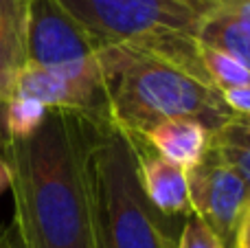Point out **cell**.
Wrapping results in <instances>:
<instances>
[{
	"label": "cell",
	"mask_w": 250,
	"mask_h": 248,
	"mask_svg": "<svg viewBox=\"0 0 250 248\" xmlns=\"http://www.w3.org/2000/svg\"><path fill=\"white\" fill-rule=\"evenodd\" d=\"M187 178L193 215H198L226 248H233L237 224L250 207L246 180L213 149H208L198 167L187 171Z\"/></svg>",
	"instance_id": "6"
},
{
	"label": "cell",
	"mask_w": 250,
	"mask_h": 248,
	"mask_svg": "<svg viewBox=\"0 0 250 248\" xmlns=\"http://www.w3.org/2000/svg\"><path fill=\"white\" fill-rule=\"evenodd\" d=\"M0 248H26L13 222L0 228Z\"/></svg>",
	"instance_id": "18"
},
{
	"label": "cell",
	"mask_w": 250,
	"mask_h": 248,
	"mask_svg": "<svg viewBox=\"0 0 250 248\" xmlns=\"http://www.w3.org/2000/svg\"><path fill=\"white\" fill-rule=\"evenodd\" d=\"M9 185H11V176H9L7 161H4V156H0V196L9 189Z\"/></svg>",
	"instance_id": "19"
},
{
	"label": "cell",
	"mask_w": 250,
	"mask_h": 248,
	"mask_svg": "<svg viewBox=\"0 0 250 248\" xmlns=\"http://www.w3.org/2000/svg\"><path fill=\"white\" fill-rule=\"evenodd\" d=\"M57 4L99 46L143 48L208 83L195 40L200 11L193 0H57Z\"/></svg>",
	"instance_id": "3"
},
{
	"label": "cell",
	"mask_w": 250,
	"mask_h": 248,
	"mask_svg": "<svg viewBox=\"0 0 250 248\" xmlns=\"http://www.w3.org/2000/svg\"><path fill=\"white\" fill-rule=\"evenodd\" d=\"M104 248H108V246H105V240H104Z\"/></svg>",
	"instance_id": "21"
},
{
	"label": "cell",
	"mask_w": 250,
	"mask_h": 248,
	"mask_svg": "<svg viewBox=\"0 0 250 248\" xmlns=\"http://www.w3.org/2000/svg\"><path fill=\"white\" fill-rule=\"evenodd\" d=\"M195 40L204 46L229 53L250 70V24L220 9H202Z\"/></svg>",
	"instance_id": "10"
},
{
	"label": "cell",
	"mask_w": 250,
	"mask_h": 248,
	"mask_svg": "<svg viewBox=\"0 0 250 248\" xmlns=\"http://www.w3.org/2000/svg\"><path fill=\"white\" fill-rule=\"evenodd\" d=\"M200 62L207 73V79L215 90L224 92L230 88L250 86V70L242 62L230 57L229 53H222L217 48L200 44Z\"/></svg>",
	"instance_id": "13"
},
{
	"label": "cell",
	"mask_w": 250,
	"mask_h": 248,
	"mask_svg": "<svg viewBox=\"0 0 250 248\" xmlns=\"http://www.w3.org/2000/svg\"><path fill=\"white\" fill-rule=\"evenodd\" d=\"M136 152V174L143 196L149 207L167 218H189L191 198H189V178L187 171L160 158L154 149H149L143 141L132 139Z\"/></svg>",
	"instance_id": "7"
},
{
	"label": "cell",
	"mask_w": 250,
	"mask_h": 248,
	"mask_svg": "<svg viewBox=\"0 0 250 248\" xmlns=\"http://www.w3.org/2000/svg\"><path fill=\"white\" fill-rule=\"evenodd\" d=\"M51 110H46L40 101L29 99L22 95H11L4 103H0V121L7 139H22L38 130L48 117Z\"/></svg>",
	"instance_id": "12"
},
{
	"label": "cell",
	"mask_w": 250,
	"mask_h": 248,
	"mask_svg": "<svg viewBox=\"0 0 250 248\" xmlns=\"http://www.w3.org/2000/svg\"><path fill=\"white\" fill-rule=\"evenodd\" d=\"M99 44L57 4V0H31L26 29V64L68 77L99 73Z\"/></svg>",
	"instance_id": "5"
},
{
	"label": "cell",
	"mask_w": 250,
	"mask_h": 248,
	"mask_svg": "<svg viewBox=\"0 0 250 248\" xmlns=\"http://www.w3.org/2000/svg\"><path fill=\"white\" fill-rule=\"evenodd\" d=\"M138 141L171 165L191 171L208 154L213 132L195 119H169L147 130Z\"/></svg>",
	"instance_id": "8"
},
{
	"label": "cell",
	"mask_w": 250,
	"mask_h": 248,
	"mask_svg": "<svg viewBox=\"0 0 250 248\" xmlns=\"http://www.w3.org/2000/svg\"><path fill=\"white\" fill-rule=\"evenodd\" d=\"M233 248H250V207L244 211L242 220H239V224H237Z\"/></svg>",
	"instance_id": "17"
},
{
	"label": "cell",
	"mask_w": 250,
	"mask_h": 248,
	"mask_svg": "<svg viewBox=\"0 0 250 248\" xmlns=\"http://www.w3.org/2000/svg\"><path fill=\"white\" fill-rule=\"evenodd\" d=\"M211 149L250 187V117H233L213 132Z\"/></svg>",
	"instance_id": "11"
},
{
	"label": "cell",
	"mask_w": 250,
	"mask_h": 248,
	"mask_svg": "<svg viewBox=\"0 0 250 248\" xmlns=\"http://www.w3.org/2000/svg\"><path fill=\"white\" fill-rule=\"evenodd\" d=\"M193 2L198 7V11H202V9H220V11H226L250 24V0H193Z\"/></svg>",
	"instance_id": "15"
},
{
	"label": "cell",
	"mask_w": 250,
	"mask_h": 248,
	"mask_svg": "<svg viewBox=\"0 0 250 248\" xmlns=\"http://www.w3.org/2000/svg\"><path fill=\"white\" fill-rule=\"evenodd\" d=\"M176 248H226L222 244V240L198 218L191 213L189 218H185L182 224L180 237L176 242Z\"/></svg>",
	"instance_id": "14"
},
{
	"label": "cell",
	"mask_w": 250,
	"mask_h": 248,
	"mask_svg": "<svg viewBox=\"0 0 250 248\" xmlns=\"http://www.w3.org/2000/svg\"><path fill=\"white\" fill-rule=\"evenodd\" d=\"M4 143H7V136H4L2 121H0V156H4Z\"/></svg>",
	"instance_id": "20"
},
{
	"label": "cell",
	"mask_w": 250,
	"mask_h": 248,
	"mask_svg": "<svg viewBox=\"0 0 250 248\" xmlns=\"http://www.w3.org/2000/svg\"><path fill=\"white\" fill-rule=\"evenodd\" d=\"M92 169L105 246L176 248L165 220L143 196L132 139L112 121L97 123Z\"/></svg>",
	"instance_id": "4"
},
{
	"label": "cell",
	"mask_w": 250,
	"mask_h": 248,
	"mask_svg": "<svg viewBox=\"0 0 250 248\" xmlns=\"http://www.w3.org/2000/svg\"><path fill=\"white\" fill-rule=\"evenodd\" d=\"M220 95L233 117H250V86L230 88V90H224Z\"/></svg>",
	"instance_id": "16"
},
{
	"label": "cell",
	"mask_w": 250,
	"mask_h": 248,
	"mask_svg": "<svg viewBox=\"0 0 250 248\" xmlns=\"http://www.w3.org/2000/svg\"><path fill=\"white\" fill-rule=\"evenodd\" d=\"M97 123L51 110L33 134L7 139L13 224L26 248H104L92 169Z\"/></svg>",
	"instance_id": "1"
},
{
	"label": "cell",
	"mask_w": 250,
	"mask_h": 248,
	"mask_svg": "<svg viewBox=\"0 0 250 248\" xmlns=\"http://www.w3.org/2000/svg\"><path fill=\"white\" fill-rule=\"evenodd\" d=\"M31 0H0V103L11 97L26 64V29Z\"/></svg>",
	"instance_id": "9"
},
{
	"label": "cell",
	"mask_w": 250,
	"mask_h": 248,
	"mask_svg": "<svg viewBox=\"0 0 250 248\" xmlns=\"http://www.w3.org/2000/svg\"><path fill=\"white\" fill-rule=\"evenodd\" d=\"M97 62L108 117L129 139L169 119H195L211 132L233 119L220 90L154 53L110 44L99 46Z\"/></svg>",
	"instance_id": "2"
}]
</instances>
